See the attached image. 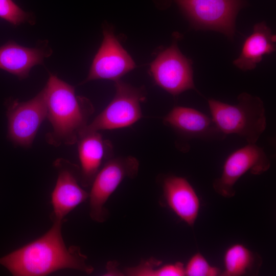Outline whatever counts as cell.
I'll list each match as a JSON object with an SVG mask.
<instances>
[{
    "label": "cell",
    "instance_id": "18",
    "mask_svg": "<svg viewBox=\"0 0 276 276\" xmlns=\"http://www.w3.org/2000/svg\"><path fill=\"white\" fill-rule=\"evenodd\" d=\"M185 275L217 276L220 275V269L211 265L199 252L195 253L185 266Z\"/></svg>",
    "mask_w": 276,
    "mask_h": 276
},
{
    "label": "cell",
    "instance_id": "19",
    "mask_svg": "<svg viewBox=\"0 0 276 276\" xmlns=\"http://www.w3.org/2000/svg\"><path fill=\"white\" fill-rule=\"evenodd\" d=\"M0 18L14 26L32 22L30 13L22 10L13 0H0Z\"/></svg>",
    "mask_w": 276,
    "mask_h": 276
},
{
    "label": "cell",
    "instance_id": "11",
    "mask_svg": "<svg viewBox=\"0 0 276 276\" xmlns=\"http://www.w3.org/2000/svg\"><path fill=\"white\" fill-rule=\"evenodd\" d=\"M58 175L51 194L53 221H63L64 217L88 198L89 193L78 183L77 168L68 161L58 159L55 162Z\"/></svg>",
    "mask_w": 276,
    "mask_h": 276
},
{
    "label": "cell",
    "instance_id": "12",
    "mask_svg": "<svg viewBox=\"0 0 276 276\" xmlns=\"http://www.w3.org/2000/svg\"><path fill=\"white\" fill-rule=\"evenodd\" d=\"M163 123L188 140L220 141L226 136L212 118L190 107H174L165 116Z\"/></svg>",
    "mask_w": 276,
    "mask_h": 276
},
{
    "label": "cell",
    "instance_id": "6",
    "mask_svg": "<svg viewBox=\"0 0 276 276\" xmlns=\"http://www.w3.org/2000/svg\"><path fill=\"white\" fill-rule=\"evenodd\" d=\"M197 28L219 31L230 38L235 19L245 0H173Z\"/></svg>",
    "mask_w": 276,
    "mask_h": 276
},
{
    "label": "cell",
    "instance_id": "17",
    "mask_svg": "<svg viewBox=\"0 0 276 276\" xmlns=\"http://www.w3.org/2000/svg\"><path fill=\"white\" fill-rule=\"evenodd\" d=\"M222 276L256 275L262 265L261 257L245 245L236 243L228 247L223 257Z\"/></svg>",
    "mask_w": 276,
    "mask_h": 276
},
{
    "label": "cell",
    "instance_id": "5",
    "mask_svg": "<svg viewBox=\"0 0 276 276\" xmlns=\"http://www.w3.org/2000/svg\"><path fill=\"white\" fill-rule=\"evenodd\" d=\"M139 168L138 160L132 156L111 158L103 165L89 193V216L93 221L101 223L106 220V202L124 179L137 176Z\"/></svg>",
    "mask_w": 276,
    "mask_h": 276
},
{
    "label": "cell",
    "instance_id": "10",
    "mask_svg": "<svg viewBox=\"0 0 276 276\" xmlns=\"http://www.w3.org/2000/svg\"><path fill=\"white\" fill-rule=\"evenodd\" d=\"M136 67L130 55L108 28L103 30V39L91 65L87 78L82 82L97 79L114 81Z\"/></svg>",
    "mask_w": 276,
    "mask_h": 276
},
{
    "label": "cell",
    "instance_id": "16",
    "mask_svg": "<svg viewBox=\"0 0 276 276\" xmlns=\"http://www.w3.org/2000/svg\"><path fill=\"white\" fill-rule=\"evenodd\" d=\"M275 36L265 22L256 24L252 34L244 42L241 54L234 61V64L243 71H247L256 67L266 54L275 50Z\"/></svg>",
    "mask_w": 276,
    "mask_h": 276
},
{
    "label": "cell",
    "instance_id": "14",
    "mask_svg": "<svg viewBox=\"0 0 276 276\" xmlns=\"http://www.w3.org/2000/svg\"><path fill=\"white\" fill-rule=\"evenodd\" d=\"M163 196L168 206L190 226L195 223L200 209V200L193 186L185 178L174 175L163 181Z\"/></svg>",
    "mask_w": 276,
    "mask_h": 276
},
{
    "label": "cell",
    "instance_id": "7",
    "mask_svg": "<svg viewBox=\"0 0 276 276\" xmlns=\"http://www.w3.org/2000/svg\"><path fill=\"white\" fill-rule=\"evenodd\" d=\"M270 167V161L264 149L256 144H247L236 150L226 158L220 177L213 182V187L220 195L231 198L235 195V185L247 172L261 175Z\"/></svg>",
    "mask_w": 276,
    "mask_h": 276
},
{
    "label": "cell",
    "instance_id": "3",
    "mask_svg": "<svg viewBox=\"0 0 276 276\" xmlns=\"http://www.w3.org/2000/svg\"><path fill=\"white\" fill-rule=\"evenodd\" d=\"M237 100L236 104H229L209 99L211 118L224 135L236 134L247 144H256L267 126L264 103L260 98L246 93L240 94Z\"/></svg>",
    "mask_w": 276,
    "mask_h": 276
},
{
    "label": "cell",
    "instance_id": "9",
    "mask_svg": "<svg viewBox=\"0 0 276 276\" xmlns=\"http://www.w3.org/2000/svg\"><path fill=\"white\" fill-rule=\"evenodd\" d=\"M47 114L43 90L27 101L11 102L7 111L8 137L17 145L30 147Z\"/></svg>",
    "mask_w": 276,
    "mask_h": 276
},
{
    "label": "cell",
    "instance_id": "21",
    "mask_svg": "<svg viewBox=\"0 0 276 276\" xmlns=\"http://www.w3.org/2000/svg\"><path fill=\"white\" fill-rule=\"evenodd\" d=\"M122 273L120 272L117 268V263L114 262L109 263V265H107V272L105 273V275H121Z\"/></svg>",
    "mask_w": 276,
    "mask_h": 276
},
{
    "label": "cell",
    "instance_id": "20",
    "mask_svg": "<svg viewBox=\"0 0 276 276\" xmlns=\"http://www.w3.org/2000/svg\"><path fill=\"white\" fill-rule=\"evenodd\" d=\"M185 266L180 262L159 266L154 270L152 276H183Z\"/></svg>",
    "mask_w": 276,
    "mask_h": 276
},
{
    "label": "cell",
    "instance_id": "15",
    "mask_svg": "<svg viewBox=\"0 0 276 276\" xmlns=\"http://www.w3.org/2000/svg\"><path fill=\"white\" fill-rule=\"evenodd\" d=\"M51 54V49L28 48L10 41L0 47V69L24 79L33 66L42 64Z\"/></svg>",
    "mask_w": 276,
    "mask_h": 276
},
{
    "label": "cell",
    "instance_id": "4",
    "mask_svg": "<svg viewBox=\"0 0 276 276\" xmlns=\"http://www.w3.org/2000/svg\"><path fill=\"white\" fill-rule=\"evenodd\" d=\"M114 86L116 91L113 99L88 124L80 136L89 132L129 127L142 117L141 103L146 98L145 89L120 80L114 81Z\"/></svg>",
    "mask_w": 276,
    "mask_h": 276
},
{
    "label": "cell",
    "instance_id": "13",
    "mask_svg": "<svg viewBox=\"0 0 276 276\" xmlns=\"http://www.w3.org/2000/svg\"><path fill=\"white\" fill-rule=\"evenodd\" d=\"M77 143L81 165L80 183L83 187H88L91 186L103 163L112 158V145L109 141L104 140L98 131L83 134Z\"/></svg>",
    "mask_w": 276,
    "mask_h": 276
},
{
    "label": "cell",
    "instance_id": "2",
    "mask_svg": "<svg viewBox=\"0 0 276 276\" xmlns=\"http://www.w3.org/2000/svg\"><path fill=\"white\" fill-rule=\"evenodd\" d=\"M42 90L47 118L53 128L47 134L48 143L55 146L77 143L94 112L92 103L85 97L76 96L73 86L52 74Z\"/></svg>",
    "mask_w": 276,
    "mask_h": 276
},
{
    "label": "cell",
    "instance_id": "1",
    "mask_svg": "<svg viewBox=\"0 0 276 276\" xmlns=\"http://www.w3.org/2000/svg\"><path fill=\"white\" fill-rule=\"evenodd\" d=\"M62 223L53 221L42 236L0 258V264L14 276H44L64 269L92 273L94 269L80 247L65 244Z\"/></svg>",
    "mask_w": 276,
    "mask_h": 276
},
{
    "label": "cell",
    "instance_id": "8",
    "mask_svg": "<svg viewBox=\"0 0 276 276\" xmlns=\"http://www.w3.org/2000/svg\"><path fill=\"white\" fill-rule=\"evenodd\" d=\"M150 72L155 84L173 96L196 90L191 62L179 51L176 42L159 53L151 62Z\"/></svg>",
    "mask_w": 276,
    "mask_h": 276
}]
</instances>
